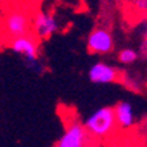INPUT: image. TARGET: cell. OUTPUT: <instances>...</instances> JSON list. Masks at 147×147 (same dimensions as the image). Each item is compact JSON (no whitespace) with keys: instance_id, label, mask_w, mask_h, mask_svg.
Instances as JSON below:
<instances>
[{"instance_id":"1","label":"cell","mask_w":147,"mask_h":147,"mask_svg":"<svg viewBox=\"0 0 147 147\" xmlns=\"http://www.w3.org/2000/svg\"><path fill=\"white\" fill-rule=\"evenodd\" d=\"M8 48L15 55L20 56L24 64L36 74H41L44 72V65L40 61V40L33 34H25L16 38L8 40Z\"/></svg>"},{"instance_id":"2","label":"cell","mask_w":147,"mask_h":147,"mask_svg":"<svg viewBox=\"0 0 147 147\" xmlns=\"http://www.w3.org/2000/svg\"><path fill=\"white\" fill-rule=\"evenodd\" d=\"M86 131L90 137L94 138H105L115 130L118 126L115 121L113 106H102L94 110L86 117V119L82 122Z\"/></svg>"},{"instance_id":"3","label":"cell","mask_w":147,"mask_h":147,"mask_svg":"<svg viewBox=\"0 0 147 147\" xmlns=\"http://www.w3.org/2000/svg\"><path fill=\"white\" fill-rule=\"evenodd\" d=\"M32 16L25 12V11L17 8V9H11L4 15L3 21H1V31L4 36L11 40L20 36H25L32 32Z\"/></svg>"},{"instance_id":"4","label":"cell","mask_w":147,"mask_h":147,"mask_svg":"<svg viewBox=\"0 0 147 147\" xmlns=\"http://www.w3.org/2000/svg\"><path fill=\"white\" fill-rule=\"evenodd\" d=\"M90 135L84 127L82 122L73 119L66 125L53 147H89Z\"/></svg>"},{"instance_id":"5","label":"cell","mask_w":147,"mask_h":147,"mask_svg":"<svg viewBox=\"0 0 147 147\" xmlns=\"http://www.w3.org/2000/svg\"><path fill=\"white\" fill-rule=\"evenodd\" d=\"M32 34L37 40H48L60 31V20L53 12L37 11L32 16Z\"/></svg>"},{"instance_id":"6","label":"cell","mask_w":147,"mask_h":147,"mask_svg":"<svg viewBox=\"0 0 147 147\" xmlns=\"http://www.w3.org/2000/svg\"><path fill=\"white\" fill-rule=\"evenodd\" d=\"M86 48L93 55H109L114 49V38L107 29L105 28H96L90 32Z\"/></svg>"},{"instance_id":"7","label":"cell","mask_w":147,"mask_h":147,"mask_svg":"<svg viewBox=\"0 0 147 147\" xmlns=\"http://www.w3.org/2000/svg\"><path fill=\"white\" fill-rule=\"evenodd\" d=\"M88 77H89L90 82L96 84V85H107V84L115 82L119 74L114 66L109 65L107 62L98 61L89 68Z\"/></svg>"},{"instance_id":"8","label":"cell","mask_w":147,"mask_h":147,"mask_svg":"<svg viewBox=\"0 0 147 147\" xmlns=\"http://www.w3.org/2000/svg\"><path fill=\"white\" fill-rule=\"evenodd\" d=\"M114 107V114H115L117 125L121 129H130L135 123V113L134 107L129 101H121Z\"/></svg>"},{"instance_id":"9","label":"cell","mask_w":147,"mask_h":147,"mask_svg":"<svg viewBox=\"0 0 147 147\" xmlns=\"http://www.w3.org/2000/svg\"><path fill=\"white\" fill-rule=\"evenodd\" d=\"M139 58V53L133 48H125L118 53V61L123 65H131Z\"/></svg>"},{"instance_id":"10","label":"cell","mask_w":147,"mask_h":147,"mask_svg":"<svg viewBox=\"0 0 147 147\" xmlns=\"http://www.w3.org/2000/svg\"><path fill=\"white\" fill-rule=\"evenodd\" d=\"M135 7L140 12H147V0H135Z\"/></svg>"},{"instance_id":"11","label":"cell","mask_w":147,"mask_h":147,"mask_svg":"<svg viewBox=\"0 0 147 147\" xmlns=\"http://www.w3.org/2000/svg\"><path fill=\"white\" fill-rule=\"evenodd\" d=\"M144 45H147V32H146V36H144V41H143V45H142V47H144ZM143 55H144V56H147V49L144 51Z\"/></svg>"}]
</instances>
